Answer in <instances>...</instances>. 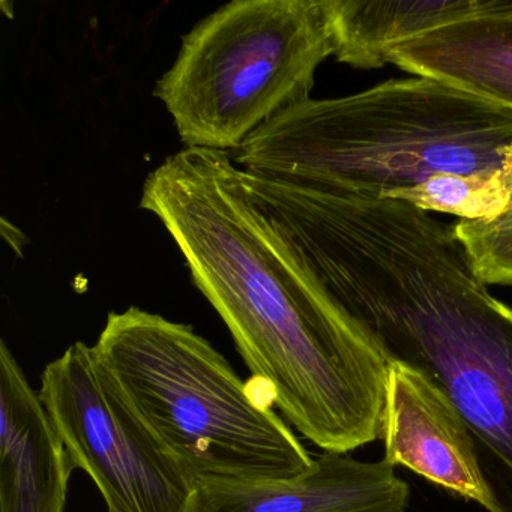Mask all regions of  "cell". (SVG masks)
<instances>
[{"label":"cell","instance_id":"obj_9","mask_svg":"<svg viewBox=\"0 0 512 512\" xmlns=\"http://www.w3.org/2000/svg\"><path fill=\"white\" fill-rule=\"evenodd\" d=\"M0 418V512H64L73 463L5 341H0Z\"/></svg>","mask_w":512,"mask_h":512},{"label":"cell","instance_id":"obj_1","mask_svg":"<svg viewBox=\"0 0 512 512\" xmlns=\"http://www.w3.org/2000/svg\"><path fill=\"white\" fill-rule=\"evenodd\" d=\"M140 206L166 227L248 370L305 439L343 454L379 439L391 362L254 202L229 152L167 158Z\"/></svg>","mask_w":512,"mask_h":512},{"label":"cell","instance_id":"obj_8","mask_svg":"<svg viewBox=\"0 0 512 512\" xmlns=\"http://www.w3.org/2000/svg\"><path fill=\"white\" fill-rule=\"evenodd\" d=\"M409 500L388 461L323 451L292 478L200 484L193 512H406Z\"/></svg>","mask_w":512,"mask_h":512},{"label":"cell","instance_id":"obj_2","mask_svg":"<svg viewBox=\"0 0 512 512\" xmlns=\"http://www.w3.org/2000/svg\"><path fill=\"white\" fill-rule=\"evenodd\" d=\"M304 254L389 362L445 392L475 443L488 512H512V308L476 275L454 226L406 200L352 196L316 224Z\"/></svg>","mask_w":512,"mask_h":512},{"label":"cell","instance_id":"obj_13","mask_svg":"<svg viewBox=\"0 0 512 512\" xmlns=\"http://www.w3.org/2000/svg\"><path fill=\"white\" fill-rule=\"evenodd\" d=\"M505 209L490 220H458L454 233L466 248L476 275L487 286H512V146L503 152Z\"/></svg>","mask_w":512,"mask_h":512},{"label":"cell","instance_id":"obj_7","mask_svg":"<svg viewBox=\"0 0 512 512\" xmlns=\"http://www.w3.org/2000/svg\"><path fill=\"white\" fill-rule=\"evenodd\" d=\"M385 457L431 484L490 511L475 443L445 392L424 373L391 361L383 409Z\"/></svg>","mask_w":512,"mask_h":512},{"label":"cell","instance_id":"obj_11","mask_svg":"<svg viewBox=\"0 0 512 512\" xmlns=\"http://www.w3.org/2000/svg\"><path fill=\"white\" fill-rule=\"evenodd\" d=\"M511 0H329L341 64L374 70L394 47L505 10Z\"/></svg>","mask_w":512,"mask_h":512},{"label":"cell","instance_id":"obj_6","mask_svg":"<svg viewBox=\"0 0 512 512\" xmlns=\"http://www.w3.org/2000/svg\"><path fill=\"white\" fill-rule=\"evenodd\" d=\"M38 395L107 512H193L199 484L146 430L94 347L71 344L44 368Z\"/></svg>","mask_w":512,"mask_h":512},{"label":"cell","instance_id":"obj_5","mask_svg":"<svg viewBox=\"0 0 512 512\" xmlns=\"http://www.w3.org/2000/svg\"><path fill=\"white\" fill-rule=\"evenodd\" d=\"M335 50L329 0H233L184 35L154 95L185 148L238 151L310 100L317 68Z\"/></svg>","mask_w":512,"mask_h":512},{"label":"cell","instance_id":"obj_3","mask_svg":"<svg viewBox=\"0 0 512 512\" xmlns=\"http://www.w3.org/2000/svg\"><path fill=\"white\" fill-rule=\"evenodd\" d=\"M512 109L433 77L296 104L235 151L245 172L391 199L436 175L500 169Z\"/></svg>","mask_w":512,"mask_h":512},{"label":"cell","instance_id":"obj_10","mask_svg":"<svg viewBox=\"0 0 512 512\" xmlns=\"http://www.w3.org/2000/svg\"><path fill=\"white\" fill-rule=\"evenodd\" d=\"M389 64L512 109V0L505 10L394 47Z\"/></svg>","mask_w":512,"mask_h":512},{"label":"cell","instance_id":"obj_4","mask_svg":"<svg viewBox=\"0 0 512 512\" xmlns=\"http://www.w3.org/2000/svg\"><path fill=\"white\" fill-rule=\"evenodd\" d=\"M94 352L146 430L197 484L263 482L310 469L292 428L254 403L230 362L190 325L130 307Z\"/></svg>","mask_w":512,"mask_h":512},{"label":"cell","instance_id":"obj_12","mask_svg":"<svg viewBox=\"0 0 512 512\" xmlns=\"http://www.w3.org/2000/svg\"><path fill=\"white\" fill-rule=\"evenodd\" d=\"M391 199L406 200L422 211L454 215L458 220H490L505 209L508 190L500 169L478 175L443 173Z\"/></svg>","mask_w":512,"mask_h":512}]
</instances>
